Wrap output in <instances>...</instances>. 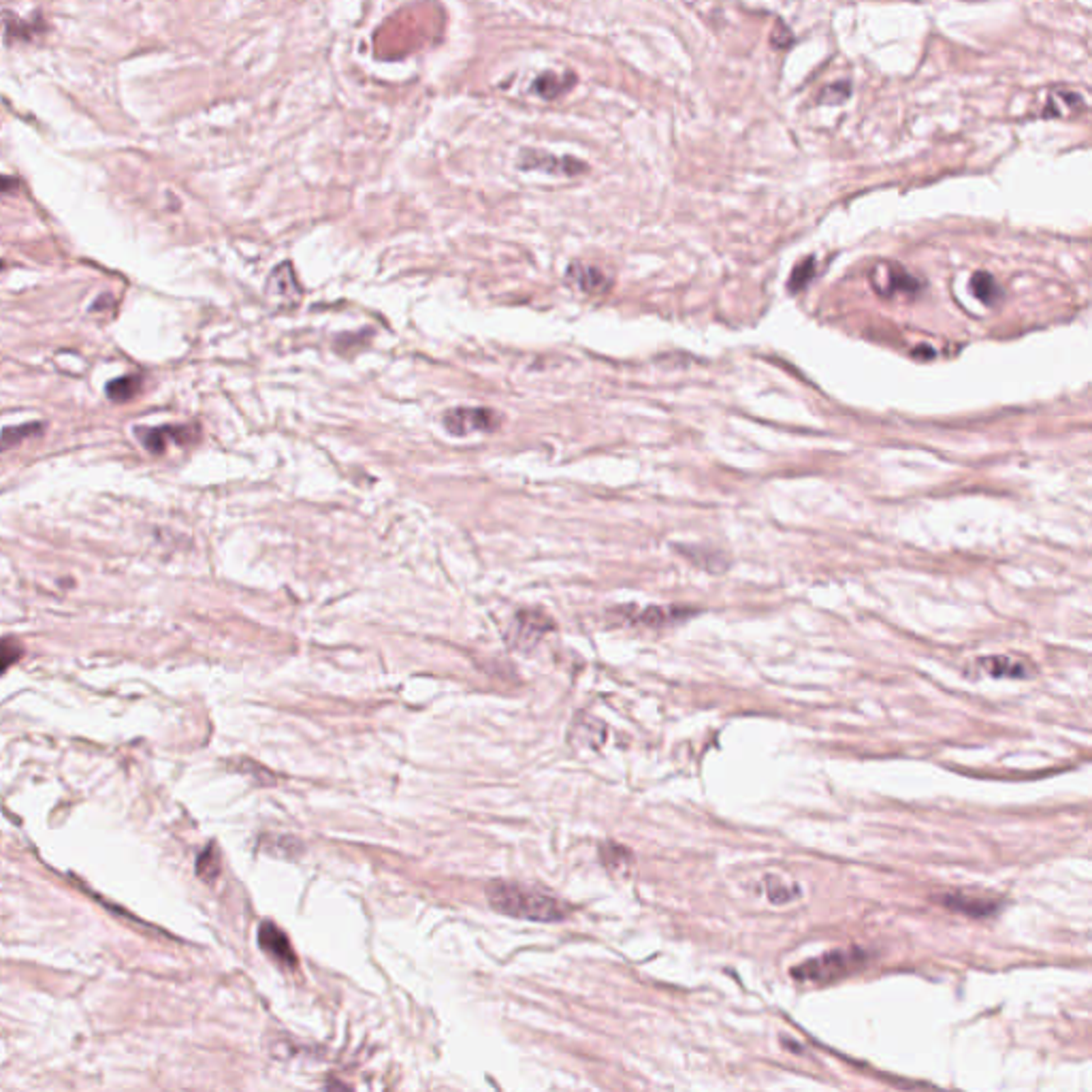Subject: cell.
<instances>
[{
	"mask_svg": "<svg viewBox=\"0 0 1092 1092\" xmlns=\"http://www.w3.org/2000/svg\"><path fill=\"white\" fill-rule=\"evenodd\" d=\"M600 853H602V862L606 864L608 869L615 870L625 869L629 864V860H632V853H629L625 848H621V845H615V843H606V845H602V848H600Z\"/></svg>",
	"mask_w": 1092,
	"mask_h": 1092,
	"instance_id": "obj_20",
	"label": "cell"
},
{
	"mask_svg": "<svg viewBox=\"0 0 1092 1092\" xmlns=\"http://www.w3.org/2000/svg\"><path fill=\"white\" fill-rule=\"evenodd\" d=\"M265 293L272 304L284 309L295 308L301 301V286H299L297 276H295V269L290 263H280L273 269V273L269 276V282H267Z\"/></svg>",
	"mask_w": 1092,
	"mask_h": 1092,
	"instance_id": "obj_6",
	"label": "cell"
},
{
	"mask_svg": "<svg viewBox=\"0 0 1092 1092\" xmlns=\"http://www.w3.org/2000/svg\"><path fill=\"white\" fill-rule=\"evenodd\" d=\"M565 282L585 295H604L610 288V277L587 263H572L565 272Z\"/></svg>",
	"mask_w": 1092,
	"mask_h": 1092,
	"instance_id": "obj_9",
	"label": "cell"
},
{
	"mask_svg": "<svg viewBox=\"0 0 1092 1092\" xmlns=\"http://www.w3.org/2000/svg\"><path fill=\"white\" fill-rule=\"evenodd\" d=\"M20 657H21V645L16 638L0 640V672H5L7 668L13 666Z\"/></svg>",
	"mask_w": 1092,
	"mask_h": 1092,
	"instance_id": "obj_22",
	"label": "cell"
},
{
	"mask_svg": "<svg viewBox=\"0 0 1092 1092\" xmlns=\"http://www.w3.org/2000/svg\"><path fill=\"white\" fill-rule=\"evenodd\" d=\"M487 898L497 913L532 920V922H560L570 916L568 902L560 901L557 896L546 894L538 888H529L523 884L493 881L487 888Z\"/></svg>",
	"mask_w": 1092,
	"mask_h": 1092,
	"instance_id": "obj_1",
	"label": "cell"
},
{
	"mask_svg": "<svg viewBox=\"0 0 1092 1092\" xmlns=\"http://www.w3.org/2000/svg\"><path fill=\"white\" fill-rule=\"evenodd\" d=\"M43 432L41 423H26V425H17V427H7L5 432L0 433V453L2 450H9V448H16L17 444H21L28 437H34Z\"/></svg>",
	"mask_w": 1092,
	"mask_h": 1092,
	"instance_id": "obj_16",
	"label": "cell"
},
{
	"mask_svg": "<svg viewBox=\"0 0 1092 1092\" xmlns=\"http://www.w3.org/2000/svg\"><path fill=\"white\" fill-rule=\"evenodd\" d=\"M685 617V610H677V608H657L651 606L647 610L638 615V621L645 625H651V628H660V625H666L674 619Z\"/></svg>",
	"mask_w": 1092,
	"mask_h": 1092,
	"instance_id": "obj_19",
	"label": "cell"
},
{
	"mask_svg": "<svg viewBox=\"0 0 1092 1092\" xmlns=\"http://www.w3.org/2000/svg\"><path fill=\"white\" fill-rule=\"evenodd\" d=\"M258 945L269 958H273L277 965L282 966H297V956L288 941L286 933H282L273 922H263L258 926Z\"/></svg>",
	"mask_w": 1092,
	"mask_h": 1092,
	"instance_id": "obj_8",
	"label": "cell"
},
{
	"mask_svg": "<svg viewBox=\"0 0 1092 1092\" xmlns=\"http://www.w3.org/2000/svg\"><path fill=\"white\" fill-rule=\"evenodd\" d=\"M849 94H852V85L849 81H838V84H830L826 90L820 94V101L824 103H843L848 101Z\"/></svg>",
	"mask_w": 1092,
	"mask_h": 1092,
	"instance_id": "obj_23",
	"label": "cell"
},
{
	"mask_svg": "<svg viewBox=\"0 0 1092 1092\" xmlns=\"http://www.w3.org/2000/svg\"><path fill=\"white\" fill-rule=\"evenodd\" d=\"M553 629V621L540 610H521L512 619L510 629H508V640L510 645L519 651H532L538 645L544 634H549Z\"/></svg>",
	"mask_w": 1092,
	"mask_h": 1092,
	"instance_id": "obj_4",
	"label": "cell"
},
{
	"mask_svg": "<svg viewBox=\"0 0 1092 1092\" xmlns=\"http://www.w3.org/2000/svg\"><path fill=\"white\" fill-rule=\"evenodd\" d=\"M197 875L201 877L203 881H208V884H213V881L218 880L220 875V856L216 852L213 845H209L205 852L199 856L197 860Z\"/></svg>",
	"mask_w": 1092,
	"mask_h": 1092,
	"instance_id": "obj_18",
	"label": "cell"
},
{
	"mask_svg": "<svg viewBox=\"0 0 1092 1092\" xmlns=\"http://www.w3.org/2000/svg\"><path fill=\"white\" fill-rule=\"evenodd\" d=\"M934 901H937L941 907H945V909H949V912L962 913V916L969 917H977V920L990 917L998 912V902L990 901V898H977V896L960 894V892L934 896Z\"/></svg>",
	"mask_w": 1092,
	"mask_h": 1092,
	"instance_id": "obj_10",
	"label": "cell"
},
{
	"mask_svg": "<svg viewBox=\"0 0 1092 1092\" xmlns=\"http://www.w3.org/2000/svg\"><path fill=\"white\" fill-rule=\"evenodd\" d=\"M869 960V952L860 948L849 949H832L820 958L806 960L802 965L792 969V977L798 981H816V984H828V981L841 980L845 975H852L853 971L864 966Z\"/></svg>",
	"mask_w": 1092,
	"mask_h": 1092,
	"instance_id": "obj_2",
	"label": "cell"
},
{
	"mask_svg": "<svg viewBox=\"0 0 1092 1092\" xmlns=\"http://www.w3.org/2000/svg\"><path fill=\"white\" fill-rule=\"evenodd\" d=\"M135 436L139 437V442L144 444L152 455H162L167 450V444L169 442H177V444H186L190 442L192 437H194V429L190 427H173V425H165V427H139Z\"/></svg>",
	"mask_w": 1092,
	"mask_h": 1092,
	"instance_id": "obj_7",
	"label": "cell"
},
{
	"mask_svg": "<svg viewBox=\"0 0 1092 1092\" xmlns=\"http://www.w3.org/2000/svg\"><path fill=\"white\" fill-rule=\"evenodd\" d=\"M37 21H39V20H34V21H30V24H26V21H21V20H17V17H11V16H9V17H7V20H5V32H7V37H9V39H17V41H28V39H32V37H34V34H37Z\"/></svg>",
	"mask_w": 1092,
	"mask_h": 1092,
	"instance_id": "obj_21",
	"label": "cell"
},
{
	"mask_svg": "<svg viewBox=\"0 0 1092 1092\" xmlns=\"http://www.w3.org/2000/svg\"><path fill=\"white\" fill-rule=\"evenodd\" d=\"M576 84V75L570 73V71H565V73H542L540 77H536L532 84V92L533 94H538L540 98L544 101H555V98H561L564 94L574 88Z\"/></svg>",
	"mask_w": 1092,
	"mask_h": 1092,
	"instance_id": "obj_11",
	"label": "cell"
},
{
	"mask_svg": "<svg viewBox=\"0 0 1092 1092\" xmlns=\"http://www.w3.org/2000/svg\"><path fill=\"white\" fill-rule=\"evenodd\" d=\"M444 429L455 437H465L472 433H491L501 425V416L489 408H455L448 410L442 418Z\"/></svg>",
	"mask_w": 1092,
	"mask_h": 1092,
	"instance_id": "obj_3",
	"label": "cell"
},
{
	"mask_svg": "<svg viewBox=\"0 0 1092 1092\" xmlns=\"http://www.w3.org/2000/svg\"><path fill=\"white\" fill-rule=\"evenodd\" d=\"M16 188H17L16 177L0 176V194H5V192H13Z\"/></svg>",
	"mask_w": 1092,
	"mask_h": 1092,
	"instance_id": "obj_26",
	"label": "cell"
},
{
	"mask_svg": "<svg viewBox=\"0 0 1092 1092\" xmlns=\"http://www.w3.org/2000/svg\"><path fill=\"white\" fill-rule=\"evenodd\" d=\"M920 290V280L901 269V267L896 265H888L885 267V290L884 295H894V293H916Z\"/></svg>",
	"mask_w": 1092,
	"mask_h": 1092,
	"instance_id": "obj_14",
	"label": "cell"
},
{
	"mask_svg": "<svg viewBox=\"0 0 1092 1092\" xmlns=\"http://www.w3.org/2000/svg\"><path fill=\"white\" fill-rule=\"evenodd\" d=\"M773 880H774V877H773ZM774 884H777L774 888H770V885H768V890H766L768 898H770L774 905H785V902H789L792 898H796V896H798V888H792V890H789L788 885L781 884V881H777V880H774Z\"/></svg>",
	"mask_w": 1092,
	"mask_h": 1092,
	"instance_id": "obj_25",
	"label": "cell"
},
{
	"mask_svg": "<svg viewBox=\"0 0 1092 1092\" xmlns=\"http://www.w3.org/2000/svg\"><path fill=\"white\" fill-rule=\"evenodd\" d=\"M980 664L984 666V670H986L988 674H992V677L997 679H1022L1029 674V670H1026V666H1024L1022 661H1016L1012 660V657L1005 656L984 657Z\"/></svg>",
	"mask_w": 1092,
	"mask_h": 1092,
	"instance_id": "obj_13",
	"label": "cell"
},
{
	"mask_svg": "<svg viewBox=\"0 0 1092 1092\" xmlns=\"http://www.w3.org/2000/svg\"><path fill=\"white\" fill-rule=\"evenodd\" d=\"M1086 109V101L1082 98V94H1077V92L1071 90H1052L1050 98H1048V107H1045L1044 116L1052 117V116H1073V113H1080Z\"/></svg>",
	"mask_w": 1092,
	"mask_h": 1092,
	"instance_id": "obj_12",
	"label": "cell"
},
{
	"mask_svg": "<svg viewBox=\"0 0 1092 1092\" xmlns=\"http://www.w3.org/2000/svg\"><path fill=\"white\" fill-rule=\"evenodd\" d=\"M971 293L986 305L997 304L998 299L1003 297V290L997 284V280L986 272H977L975 276L971 277Z\"/></svg>",
	"mask_w": 1092,
	"mask_h": 1092,
	"instance_id": "obj_15",
	"label": "cell"
},
{
	"mask_svg": "<svg viewBox=\"0 0 1092 1092\" xmlns=\"http://www.w3.org/2000/svg\"><path fill=\"white\" fill-rule=\"evenodd\" d=\"M813 273H816L813 258H806V261L800 263V265L794 269V273H792V284H789V288H792V290H800V288L809 284Z\"/></svg>",
	"mask_w": 1092,
	"mask_h": 1092,
	"instance_id": "obj_24",
	"label": "cell"
},
{
	"mask_svg": "<svg viewBox=\"0 0 1092 1092\" xmlns=\"http://www.w3.org/2000/svg\"><path fill=\"white\" fill-rule=\"evenodd\" d=\"M519 169L523 171H542L551 176H581L585 173L587 165L583 160L574 156H551L546 152H536V149H523L519 158Z\"/></svg>",
	"mask_w": 1092,
	"mask_h": 1092,
	"instance_id": "obj_5",
	"label": "cell"
},
{
	"mask_svg": "<svg viewBox=\"0 0 1092 1092\" xmlns=\"http://www.w3.org/2000/svg\"><path fill=\"white\" fill-rule=\"evenodd\" d=\"M137 393L139 378H135V376H124V378H116L107 384V397L112 401H120V404L130 401Z\"/></svg>",
	"mask_w": 1092,
	"mask_h": 1092,
	"instance_id": "obj_17",
	"label": "cell"
}]
</instances>
